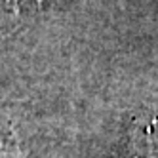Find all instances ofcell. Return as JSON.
Wrapping results in <instances>:
<instances>
[{
  "label": "cell",
  "mask_w": 158,
  "mask_h": 158,
  "mask_svg": "<svg viewBox=\"0 0 158 158\" xmlns=\"http://www.w3.org/2000/svg\"><path fill=\"white\" fill-rule=\"evenodd\" d=\"M27 2H31V0H4V4L10 6V8H14V10H19V6H23ZM32 2H35V0H32ZM36 2H38V0H36Z\"/></svg>",
  "instance_id": "obj_1"
}]
</instances>
